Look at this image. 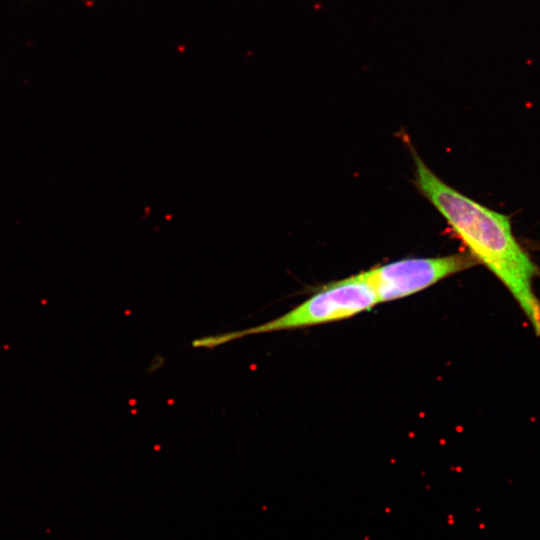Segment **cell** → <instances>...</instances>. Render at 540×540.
<instances>
[{
  "mask_svg": "<svg viewBox=\"0 0 540 540\" xmlns=\"http://www.w3.org/2000/svg\"><path fill=\"white\" fill-rule=\"evenodd\" d=\"M415 185L443 216L477 263L507 288L540 336V302L532 289L537 265L515 238L509 218L460 193L412 149Z\"/></svg>",
  "mask_w": 540,
  "mask_h": 540,
  "instance_id": "6da1fadb",
  "label": "cell"
},
{
  "mask_svg": "<svg viewBox=\"0 0 540 540\" xmlns=\"http://www.w3.org/2000/svg\"><path fill=\"white\" fill-rule=\"evenodd\" d=\"M379 304L366 272L333 281L321 287L288 312L267 322L242 330L208 335L192 341L195 348L212 349L244 337L349 319Z\"/></svg>",
  "mask_w": 540,
  "mask_h": 540,
  "instance_id": "7a4b0ae2",
  "label": "cell"
},
{
  "mask_svg": "<svg viewBox=\"0 0 540 540\" xmlns=\"http://www.w3.org/2000/svg\"><path fill=\"white\" fill-rule=\"evenodd\" d=\"M475 264L476 260L465 253L401 259L365 272L381 303L413 295Z\"/></svg>",
  "mask_w": 540,
  "mask_h": 540,
  "instance_id": "3957f363",
  "label": "cell"
}]
</instances>
